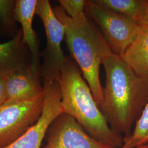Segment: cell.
Returning a JSON list of instances; mask_svg holds the SVG:
<instances>
[{
  "label": "cell",
  "mask_w": 148,
  "mask_h": 148,
  "mask_svg": "<svg viewBox=\"0 0 148 148\" xmlns=\"http://www.w3.org/2000/svg\"><path fill=\"white\" fill-rule=\"evenodd\" d=\"M42 148H114L92 137L73 117L64 112L53 121Z\"/></svg>",
  "instance_id": "8"
},
{
  "label": "cell",
  "mask_w": 148,
  "mask_h": 148,
  "mask_svg": "<svg viewBox=\"0 0 148 148\" xmlns=\"http://www.w3.org/2000/svg\"><path fill=\"white\" fill-rule=\"evenodd\" d=\"M58 82L64 112L97 140L112 148L122 147L123 137L111 130L79 66L68 57L65 58Z\"/></svg>",
  "instance_id": "2"
},
{
  "label": "cell",
  "mask_w": 148,
  "mask_h": 148,
  "mask_svg": "<svg viewBox=\"0 0 148 148\" xmlns=\"http://www.w3.org/2000/svg\"><path fill=\"white\" fill-rule=\"evenodd\" d=\"M120 57L138 76L148 79V31L142 29L137 39Z\"/></svg>",
  "instance_id": "12"
},
{
  "label": "cell",
  "mask_w": 148,
  "mask_h": 148,
  "mask_svg": "<svg viewBox=\"0 0 148 148\" xmlns=\"http://www.w3.org/2000/svg\"><path fill=\"white\" fill-rule=\"evenodd\" d=\"M32 66V54L23 42L21 29L16 36L0 43V77Z\"/></svg>",
  "instance_id": "11"
},
{
  "label": "cell",
  "mask_w": 148,
  "mask_h": 148,
  "mask_svg": "<svg viewBox=\"0 0 148 148\" xmlns=\"http://www.w3.org/2000/svg\"><path fill=\"white\" fill-rule=\"evenodd\" d=\"M102 65L106 72V86L99 108L111 130L127 137L148 104V79L138 76L114 53Z\"/></svg>",
  "instance_id": "1"
},
{
  "label": "cell",
  "mask_w": 148,
  "mask_h": 148,
  "mask_svg": "<svg viewBox=\"0 0 148 148\" xmlns=\"http://www.w3.org/2000/svg\"><path fill=\"white\" fill-rule=\"evenodd\" d=\"M53 10L65 27V38L69 51L99 106L103 97L100 66L104 60L113 52L101 31L86 14L72 19L60 5L53 7Z\"/></svg>",
  "instance_id": "3"
},
{
  "label": "cell",
  "mask_w": 148,
  "mask_h": 148,
  "mask_svg": "<svg viewBox=\"0 0 148 148\" xmlns=\"http://www.w3.org/2000/svg\"><path fill=\"white\" fill-rule=\"evenodd\" d=\"M148 144V103L134 125L131 134L123 137V146L128 148L140 147Z\"/></svg>",
  "instance_id": "14"
},
{
  "label": "cell",
  "mask_w": 148,
  "mask_h": 148,
  "mask_svg": "<svg viewBox=\"0 0 148 148\" xmlns=\"http://www.w3.org/2000/svg\"><path fill=\"white\" fill-rule=\"evenodd\" d=\"M37 0H16L13 9V18L21 24L23 40L32 54V66L40 70L41 54L37 35L32 27V21L36 12Z\"/></svg>",
  "instance_id": "10"
},
{
  "label": "cell",
  "mask_w": 148,
  "mask_h": 148,
  "mask_svg": "<svg viewBox=\"0 0 148 148\" xmlns=\"http://www.w3.org/2000/svg\"><path fill=\"white\" fill-rule=\"evenodd\" d=\"M60 5L72 19H77L84 16L86 1L84 0H59Z\"/></svg>",
  "instance_id": "16"
},
{
  "label": "cell",
  "mask_w": 148,
  "mask_h": 148,
  "mask_svg": "<svg viewBox=\"0 0 148 148\" xmlns=\"http://www.w3.org/2000/svg\"><path fill=\"white\" fill-rule=\"evenodd\" d=\"M16 0H0V36L10 40L15 37L19 29L13 18Z\"/></svg>",
  "instance_id": "15"
},
{
  "label": "cell",
  "mask_w": 148,
  "mask_h": 148,
  "mask_svg": "<svg viewBox=\"0 0 148 148\" xmlns=\"http://www.w3.org/2000/svg\"><path fill=\"white\" fill-rule=\"evenodd\" d=\"M120 148H128L127 147H124V146H122V147ZM148 148V144L147 145H143V146H142V147H138V148Z\"/></svg>",
  "instance_id": "19"
},
{
  "label": "cell",
  "mask_w": 148,
  "mask_h": 148,
  "mask_svg": "<svg viewBox=\"0 0 148 148\" xmlns=\"http://www.w3.org/2000/svg\"><path fill=\"white\" fill-rule=\"evenodd\" d=\"M43 94L27 101L5 102L0 106V148L10 145L41 116Z\"/></svg>",
  "instance_id": "6"
},
{
  "label": "cell",
  "mask_w": 148,
  "mask_h": 148,
  "mask_svg": "<svg viewBox=\"0 0 148 148\" xmlns=\"http://www.w3.org/2000/svg\"><path fill=\"white\" fill-rule=\"evenodd\" d=\"M93 1L134 21L139 25L147 5V1L145 0H93Z\"/></svg>",
  "instance_id": "13"
},
{
  "label": "cell",
  "mask_w": 148,
  "mask_h": 148,
  "mask_svg": "<svg viewBox=\"0 0 148 148\" xmlns=\"http://www.w3.org/2000/svg\"><path fill=\"white\" fill-rule=\"evenodd\" d=\"M43 89L41 116L21 137L4 148H42L43 140L49 126L56 117L64 112L58 82L45 83Z\"/></svg>",
  "instance_id": "7"
},
{
  "label": "cell",
  "mask_w": 148,
  "mask_h": 148,
  "mask_svg": "<svg viewBox=\"0 0 148 148\" xmlns=\"http://www.w3.org/2000/svg\"><path fill=\"white\" fill-rule=\"evenodd\" d=\"M140 25L143 30L148 31V0L147 1V7L140 21Z\"/></svg>",
  "instance_id": "18"
},
{
  "label": "cell",
  "mask_w": 148,
  "mask_h": 148,
  "mask_svg": "<svg viewBox=\"0 0 148 148\" xmlns=\"http://www.w3.org/2000/svg\"><path fill=\"white\" fill-rule=\"evenodd\" d=\"M85 12L98 24L112 52L121 56L142 32L134 21L93 1H86Z\"/></svg>",
  "instance_id": "5"
},
{
  "label": "cell",
  "mask_w": 148,
  "mask_h": 148,
  "mask_svg": "<svg viewBox=\"0 0 148 148\" xmlns=\"http://www.w3.org/2000/svg\"><path fill=\"white\" fill-rule=\"evenodd\" d=\"M41 71L30 66L16 71L5 82V102L27 101L43 94Z\"/></svg>",
  "instance_id": "9"
},
{
  "label": "cell",
  "mask_w": 148,
  "mask_h": 148,
  "mask_svg": "<svg viewBox=\"0 0 148 148\" xmlns=\"http://www.w3.org/2000/svg\"><path fill=\"white\" fill-rule=\"evenodd\" d=\"M35 14L42 22L46 36V46L41 54L43 82L58 81L66 58L62 48L65 38V27L54 14L48 0H37Z\"/></svg>",
  "instance_id": "4"
},
{
  "label": "cell",
  "mask_w": 148,
  "mask_h": 148,
  "mask_svg": "<svg viewBox=\"0 0 148 148\" xmlns=\"http://www.w3.org/2000/svg\"><path fill=\"white\" fill-rule=\"evenodd\" d=\"M8 76L0 77V106H2L6 101L5 95V82Z\"/></svg>",
  "instance_id": "17"
}]
</instances>
